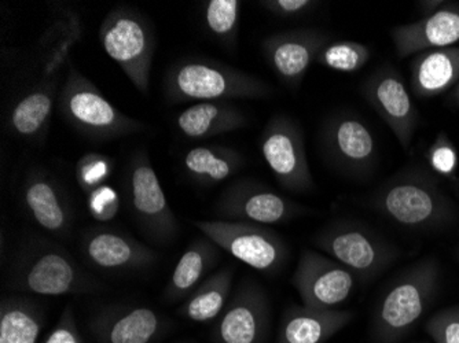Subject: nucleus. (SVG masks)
I'll return each instance as SVG.
<instances>
[{"instance_id": "obj_9", "label": "nucleus", "mask_w": 459, "mask_h": 343, "mask_svg": "<svg viewBox=\"0 0 459 343\" xmlns=\"http://www.w3.org/2000/svg\"><path fill=\"white\" fill-rule=\"evenodd\" d=\"M314 244L333 260L365 279L380 275L398 257L394 247L368 227L352 221H337L325 227L314 236Z\"/></svg>"}, {"instance_id": "obj_29", "label": "nucleus", "mask_w": 459, "mask_h": 343, "mask_svg": "<svg viewBox=\"0 0 459 343\" xmlns=\"http://www.w3.org/2000/svg\"><path fill=\"white\" fill-rule=\"evenodd\" d=\"M41 327L43 313L30 299H2L0 343H38Z\"/></svg>"}, {"instance_id": "obj_33", "label": "nucleus", "mask_w": 459, "mask_h": 343, "mask_svg": "<svg viewBox=\"0 0 459 343\" xmlns=\"http://www.w3.org/2000/svg\"><path fill=\"white\" fill-rule=\"evenodd\" d=\"M428 164L435 174L447 179H455L458 170V150L446 133L436 136L427 153Z\"/></svg>"}, {"instance_id": "obj_6", "label": "nucleus", "mask_w": 459, "mask_h": 343, "mask_svg": "<svg viewBox=\"0 0 459 343\" xmlns=\"http://www.w3.org/2000/svg\"><path fill=\"white\" fill-rule=\"evenodd\" d=\"M100 40L134 87L146 94L156 51V36L148 18L130 7H115L103 18Z\"/></svg>"}, {"instance_id": "obj_31", "label": "nucleus", "mask_w": 459, "mask_h": 343, "mask_svg": "<svg viewBox=\"0 0 459 343\" xmlns=\"http://www.w3.org/2000/svg\"><path fill=\"white\" fill-rule=\"evenodd\" d=\"M371 50L368 46L357 41L339 40L330 41L322 48L316 56V64L342 72V73H355L370 61Z\"/></svg>"}, {"instance_id": "obj_4", "label": "nucleus", "mask_w": 459, "mask_h": 343, "mask_svg": "<svg viewBox=\"0 0 459 343\" xmlns=\"http://www.w3.org/2000/svg\"><path fill=\"white\" fill-rule=\"evenodd\" d=\"M12 287L38 296L91 293L100 288L58 244L35 239L21 249L12 270Z\"/></svg>"}, {"instance_id": "obj_38", "label": "nucleus", "mask_w": 459, "mask_h": 343, "mask_svg": "<svg viewBox=\"0 0 459 343\" xmlns=\"http://www.w3.org/2000/svg\"><path fill=\"white\" fill-rule=\"evenodd\" d=\"M445 4L446 2H443V0H424V2H419L417 4L421 10L422 15L428 17V15H432L433 13L437 12Z\"/></svg>"}, {"instance_id": "obj_28", "label": "nucleus", "mask_w": 459, "mask_h": 343, "mask_svg": "<svg viewBox=\"0 0 459 343\" xmlns=\"http://www.w3.org/2000/svg\"><path fill=\"white\" fill-rule=\"evenodd\" d=\"M233 275L231 268H224L204 280L180 306V313L195 323H206L221 316L231 293Z\"/></svg>"}, {"instance_id": "obj_12", "label": "nucleus", "mask_w": 459, "mask_h": 343, "mask_svg": "<svg viewBox=\"0 0 459 343\" xmlns=\"http://www.w3.org/2000/svg\"><path fill=\"white\" fill-rule=\"evenodd\" d=\"M321 144L327 161L348 176H368L377 162L373 133L351 113L332 116L324 124Z\"/></svg>"}, {"instance_id": "obj_21", "label": "nucleus", "mask_w": 459, "mask_h": 343, "mask_svg": "<svg viewBox=\"0 0 459 343\" xmlns=\"http://www.w3.org/2000/svg\"><path fill=\"white\" fill-rule=\"evenodd\" d=\"M161 317L153 309L116 308L95 317L91 330L100 343H149L162 329Z\"/></svg>"}, {"instance_id": "obj_7", "label": "nucleus", "mask_w": 459, "mask_h": 343, "mask_svg": "<svg viewBox=\"0 0 459 343\" xmlns=\"http://www.w3.org/2000/svg\"><path fill=\"white\" fill-rule=\"evenodd\" d=\"M124 184L128 205L142 231L156 244H171L179 234V221L169 208L156 170L143 150L131 157Z\"/></svg>"}, {"instance_id": "obj_14", "label": "nucleus", "mask_w": 459, "mask_h": 343, "mask_svg": "<svg viewBox=\"0 0 459 343\" xmlns=\"http://www.w3.org/2000/svg\"><path fill=\"white\" fill-rule=\"evenodd\" d=\"M357 275L336 260L314 250H303L291 285L295 286L304 306L333 309L352 293Z\"/></svg>"}, {"instance_id": "obj_35", "label": "nucleus", "mask_w": 459, "mask_h": 343, "mask_svg": "<svg viewBox=\"0 0 459 343\" xmlns=\"http://www.w3.org/2000/svg\"><path fill=\"white\" fill-rule=\"evenodd\" d=\"M90 214L98 223H108L116 218L120 209V197L117 191L105 184L87 195Z\"/></svg>"}, {"instance_id": "obj_20", "label": "nucleus", "mask_w": 459, "mask_h": 343, "mask_svg": "<svg viewBox=\"0 0 459 343\" xmlns=\"http://www.w3.org/2000/svg\"><path fill=\"white\" fill-rule=\"evenodd\" d=\"M352 319L350 311L293 305L283 314L278 343H326Z\"/></svg>"}, {"instance_id": "obj_16", "label": "nucleus", "mask_w": 459, "mask_h": 343, "mask_svg": "<svg viewBox=\"0 0 459 343\" xmlns=\"http://www.w3.org/2000/svg\"><path fill=\"white\" fill-rule=\"evenodd\" d=\"M327 43L330 38L326 33L303 28L267 36L262 41V51L280 81L290 90H298Z\"/></svg>"}, {"instance_id": "obj_36", "label": "nucleus", "mask_w": 459, "mask_h": 343, "mask_svg": "<svg viewBox=\"0 0 459 343\" xmlns=\"http://www.w3.org/2000/svg\"><path fill=\"white\" fill-rule=\"evenodd\" d=\"M314 0H263L260 6L280 18L303 17L318 6Z\"/></svg>"}, {"instance_id": "obj_39", "label": "nucleus", "mask_w": 459, "mask_h": 343, "mask_svg": "<svg viewBox=\"0 0 459 343\" xmlns=\"http://www.w3.org/2000/svg\"><path fill=\"white\" fill-rule=\"evenodd\" d=\"M453 100L459 106V81L456 82L455 89H454Z\"/></svg>"}, {"instance_id": "obj_2", "label": "nucleus", "mask_w": 459, "mask_h": 343, "mask_svg": "<svg viewBox=\"0 0 459 343\" xmlns=\"http://www.w3.org/2000/svg\"><path fill=\"white\" fill-rule=\"evenodd\" d=\"M440 267L424 259L394 278L380 299L373 319L377 343H398L419 323L439 287Z\"/></svg>"}, {"instance_id": "obj_25", "label": "nucleus", "mask_w": 459, "mask_h": 343, "mask_svg": "<svg viewBox=\"0 0 459 343\" xmlns=\"http://www.w3.org/2000/svg\"><path fill=\"white\" fill-rule=\"evenodd\" d=\"M186 175L201 185H215L238 174L245 165L241 153L231 147H193L182 159Z\"/></svg>"}, {"instance_id": "obj_19", "label": "nucleus", "mask_w": 459, "mask_h": 343, "mask_svg": "<svg viewBox=\"0 0 459 343\" xmlns=\"http://www.w3.org/2000/svg\"><path fill=\"white\" fill-rule=\"evenodd\" d=\"M22 197L33 221L48 234L66 236L71 231L72 213L58 183L45 170H30Z\"/></svg>"}, {"instance_id": "obj_13", "label": "nucleus", "mask_w": 459, "mask_h": 343, "mask_svg": "<svg viewBox=\"0 0 459 343\" xmlns=\"http://www.w3.org/2000/svg\"><path fill=\"white\" fill-rule=\"evenodd\" d=\"M360 92L385 121L402 149L410 151L420 115L401 73L392 66H381L366 80Z\"/></svg>"}, {"instance_id": "obj_17", "label": "nucleus", "mask_w": 459, "mask_h": 343, "mask_svg": "<svg viewBox=\"0 0 459 343\" xmlns=\"http://www.w3.org/2000/svg\"><path fill=\"white\" fill-rule=\"evenodd\" d=\"M84 259L98 270L130 272L154 264L156 252L133 236L109 228H91L82 232L80 241Z\"/></svg>"}, {"instance_id": "obj_11", "label": "nucleus", "mask_w": 459, "mask_h": 343, "mask_svg": "<svg viewBox=\"0 0 459 343\" xmlns=\"http://www.w3.org/2000/svg\"><path fill=\"white\" fill-rule=\"evenodd\" d=\"M306 213L303 206L252 179H239L224 188L215 203L218 220L271 226Z\"/></svg>"}, {"instance_id": "obj_26", "label": "nucleus", "mask_w": 459, "mask_h": 343, "mask_svg": "<svg viewBox=\"0 0 459 343\" xmlns=\"http://www.w3.org/2000/svg\"><path fill=\"white\" fill-rule=\"evenodd\" d=\"M218 249L208 238L193 242L178 262L169 285L165 287L164 298L169 303H177L189 296L218 262Z\"/></svg>"}, {"instance_id": "obj_34", "label": "nucleus", "mask_w": 459, "mask_h": 343, "mask_svg": "<svg viewBox=\"0 0 459 343\" xmlns=\"http://www.w3.org/2000/svg\"><path fill=\"white\" fill-rule=\"evenodd\" d=\"M425 331L435 343H459V305L436 312L425 323Z\"/></svg>"}, {"instance_id": "obj_15", "label": "nucleus", "mask_w": 459, "mask_h": 343, "mask_svg": "<svg viewBox=\"0 0 459 343\" xmlns=\"http://www.w3.org/2000/svg\"><path fill=\"white\" fill-rule=\"evenodd\" d=\"M270 327V303L263 287L244 280L213 330L216 343H264Z\"/></svg>"}, {"instance_id": "obj_32", "label": "nucleus", "mask_w": 459, "mask_h": 343, "mask_svg": "<svg viewBox=\"0 0 459 343\" xmlns=\"http://www.w3.org/2000/svg\"><path fill=\"white\" fill-rule=\"evenodd\" d=\"M112 170L113 162L109 157L100 153H89L79 159L74 174L77 184L89 195L92 191L107 184Z\"/></svg>"}, {"instance_id": "obj_37", "label": "nucleus", "mask_w": 459, "mask_h": 343, "mask_svg": "<svg viewBox=\"0 0 459 343\" xmlns=\"http://www.w3.org/2000/svg\"><path fill=\"white\" fill-rule=\"evenodd\" d=\"M45 343H86L77 329L76 319L71 306H66L65 311L62 312L58 323Z\"/></svg>"}, {"instance_id": "obj_18", "label": "nucleus", "mask_w": 459, "mask_h": 343, "mask_svg": "<svg viewBox=\"0 0 459 343\" xmlns=\"http://www.w3.org/2000/svg\"><path fill=\"white\" fill-rule=\"evenodd\" d=\"M391 38L401 59L424 51L453 47L459 43V4L446 2L432 15L412 24L392 28Z\"/></svg>"}, {"instance_id": "obj_23", "label": "nucleus", "mask_w": 459, "mask_h": 343, "mask_svg": "<svg viewBox=\"0 0 459 343\" xmlns=\"http://www.w3.org/2000/svg\"><path fill=\"white\" fill-rule=\"evenodd\" d=\"M410 69V84L415 97L445 94L459 81V47L453 46L417 54Z\"/></svg>"}, {"instance_id": "obj_27", "label": "nucleus", "mask_w": 459, "mask_h": 343, "mask_svg": "<svg viewBox=\"0 0 459 343\" xmlns=\"http://www.w3.org/2000/svg\"><path fill=\"white\" fill-rule=\"evenodd\" d=\"M82 35V25L79 15L72 12L59 14L53 25L41 36L40 53L41 73L48 81L56 80V74L68 59L72 47L76 45Z\"/></svg>"}, {"instance_id": "obj_8", "label": "nucleus", "mask_w": 459, "mask_h": 343, "mask_svg": "<svg viewBox=\"0 0 459 343\" xmlns=\"http://www.w3.org/2000/svg\"><path fill=\"white\" fill-rule=\"evenodd\" d=\"M195 226L219 249L260 272H280L288 262L285 241L267 227L224 220L195 221Z\"/></svg>"}, {"instance_id": "obj_30", "label": "nucleus", "mask_w": 459, "mask_h": 343, "mask_svg": "<svg viewBox=\"0 0 459 343\" xmlns=\"http://www.w3.org/2000/svg\"><path fill=\"white\" fill-rule=\"evenodd\" d=\"M241 6L238 0H208L204 4L206 30L230 50L236 47L238 40Z\"/></svg>"}, {"instance_id": "obj_1", "label": "nucleus", "mask_w": 459, "mask_h": 343, "mask_svg": "<svg viewBox=\"0 0 459 343\" xmlns=\"http://www.w3.org/2000/svg\"><path fill=\"white\" fill-rule=\"evenodd\" d=\"M274 94L264 80L211 58H183L164 77V95L175 105L262 99Z\"/></svg>"}, {"instance_id": "obj_22", "label": "nucleus", "mask_w": 459, "mask_h": 343, "mask_svg": "<svg viewBox=\"0 0 459 343\" xmlns=\"http://www.w3.org/2000/svg\"><path fill=\"white\" fill-rule=\"evenodd\" d=\"M175 125L185 138L203 141L245 128L247 117L239 107L227 100L200 102L179 113Z\"/></svg>"}, {"instance_id": "obj_5", "label": "nucleus", "mask_w": 459, "mask_h": 343, "mask_svg": "<svg viewBox=\"0 0 459 343\" xmlns=\"http://www.w3.org/2000/svg\"><path fill=\"white\" fill-rule=\"evenodd\" d=\"M56 103L66 123L92 141H112L144 128L143 124L120 112L74 66L69 68Z\"/></svg>"}, {"instance_id": "obj_10", "label": "nucleus", "mask_w": 459, "mask_h": 343, "mask_svg": "<svg viewBox=\"0 0 459 343\" xmlns=\"http://www.w3.org/2000/svg\"><path fill=\"white\" fill-rule=\"evenodd\" d=\"M259 147L281 187L296 194L314 190L303 130L298 121L286 115L271 116L260 133Z\"/></svg>"}, {"instance_id": "obj_3", "label": "nucleus", "mask_w": 459, "mask_h": 343, "mask_svg": "<svg viewBox=\"0 0 459 343\" xmlns=\"http://www.w3.org/2000/svg\"><path fill=\"white\" fill-rule=\"evenodd\" d=\"M381 216L409 228H437L454 219V205L436 180L422 170L401 172L371 198Z\"/></svg>"}, {"instance_id": "obj_24", "label": "nucleus", "mask_w": 459, "mask_h": 343, "mask_svg": "<svg viewBox=\"0 0 459 343\" xmlns=\"http://www.w3.org/2000/svg\"><path fill=\"white\" fill-rule=\"evenodd\" d=\"M58 99L56 80H45L21 98L14 106L7 120L13 135L25 141L40 139L48 131L53 116L54 103Z\"/></svg>"}]
</instances>
